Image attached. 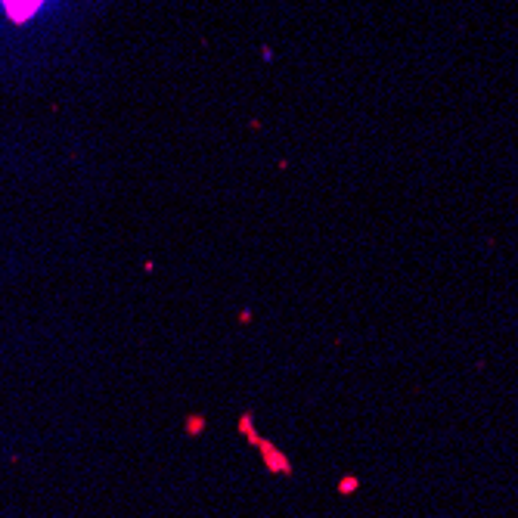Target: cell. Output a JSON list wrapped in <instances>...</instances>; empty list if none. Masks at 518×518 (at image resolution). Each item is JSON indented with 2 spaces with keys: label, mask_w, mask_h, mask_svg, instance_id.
<instances>
[{
  "label": "cell",
  "mask_w": 518,
  "mask_h": 518,
  "mask_svg": "<svg viewBox=\"0 0 518 518\" xmlns=\"http://www.w3.org/2000/svg\"><path fill=\"white\" fill-rule=\"evenodd\" d=\"M6 6H10L13 16H32V13L41 6V0H4Z\"/></svg>",
  "instance_id": "cell-1"
}]
</instances>
